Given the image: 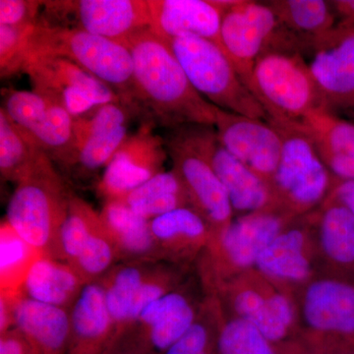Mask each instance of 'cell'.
<instances>
[{"mask_svg": "<svg viewBox=\"0 0 354 354\" xmlns=\"http://www.w3.org/2000/svg\"><path fill=\"white\" fill-rule=\"evenodd\" d=\"M124 46L133 59L134 115L169 130L215 125L216 106L195 90L167 41L146 29Z\"/></svg>", "mask_w": 354, "mask_h": 354, "instance_id": "6da1fadb", "label": "cell"}, {"mask_svg": "<svg viewBox=\"0 0 354 354\" xmlns=\"http://www.w3.org/2000/svg\"><path fill=\"white\" fill-rule=\"evenodd\" d=\"M248 88L269 120L301 122L328 109L304 55L278 32L256 60Z\"/></svg>", "mask_w": 354, "mask_h": 354, "instance_id": "7a4b0ae2", "label": "cell"}, {"mask_svg": "<svg viewBox=\"0 0 354 354\" xmlns=\"http://www.w3.org/2000/svg\"><path fill=\"white\" fill-rule=\"evenodd\" d=\"M71 197L72 193L46 153L16 185L6 220L44 256L58 260V237Z\"/></svg>", "mask_w": 354, "mask_h": 354, "instance_id": "3957f363", "label": "cell"}, {"mask_svg": "<svg viewBox=\"0 0 354 354\" xmlns=\"http://www.w3.org/2000/svg\"><path fill=\"white\" fill-rule=\"evenodd\" d=\"M32 55H51L74 62L113 88L132 111L133 59L124 44L79 28L39 19L28 44L27 57Z\"/></svg>", "mask_w": 354, "mask_h": 354, "instance_id": "277c9868", "label": "cell"}, {"mask_svg": "<svg viewBox=\"0 0 354 354\" xmlns=\"http://www.w3.org/2000/svg\"><path fill=\"white\" fill-rule=\"evenodd\" d=\"M283 140L270 189L272 207L292 218L317 211L329 196L334 176L300 123L269 120Z\"/></svg>", "mask_w": 354, "mask_h": 354, "instance_id": "5b68a950", "label": "cell"}, {"mask_svg": "<svg viewBox=\"0 0 354 354\" xmlns=\"http://www.w3.org/2000/svg\"><path fill=\"white\" fill-rule=\"evenodd\" d=\"M195 90L216 108L268 121V114L250 92L221 46L195 36L167 41Z\"/></svg>", "mask_w": 354, "mask_h": 354, "instance_id": "8992f818", "label": "cell"}, {"mask_svg": "<svg viewBox=\"0 0 354 354\" xmlns=\"http://www.w3.org/2000/svg\"><path fill=\"white\" fill-rule=\"evenodd\" d=\"M293 218L274 207L234 216L199 257L202 283L208 293L223 281L254 269L263 251Z\"/></svg>", "mask_w": 354, "mask_h": 354, "instance_id": "52a82bcc", "label": "cell"}, {"mask_svg": "<svg viewBox=\"0 0 354 354\" xmlns=\"http://www.w3.org/2000/svg\"><path fill=\"white\" fill-rule=\"evenodd\" d=\"M209 295L225 298L232 316L252 324L283 354L297 351L288 342L298 328L297 307L292 295L272 285L256 270L223 281Z\"/></svg>", "mask_w": 354, "mask_h": 354, "instance_id": "ba28073f", "label": "cell"}, {"mask_svg": "<svg viewBox=\"0 0 354 354\" xmlns=\"http://www.w3.org/2000/svg\"><path fill=\"white\" fill-rule=\"evenodd\" d=\"M297 307L308 349L354 348V279L333 272L314 278L302 286Z\"/></svg>", "mask_w": 354, "mask_h": 354, "instance_id": "9c48e42d", "label": "cell"}, {"mask_svg": "<svg viewBox=\"0 0 354 354\" xmlns=\"http://www.w3.org/2000/svg\"><path fill=\"white\" fill-rule=\"evenodd\" d=\"M23 73L35 92L64 106L74 118L102 104L122 102L113 88L65 58L29 55Z\"/></svg>", "mask_w": 354, "mask_h": 354, "instance_id": "30bf717a", "label": "cell"}, {"mask_svg": "<svg viewBox=\"0 0 354 354\" xmlns=\"http://www.w3.org/2000/svg\"><path fill=\"white\" fill-rule=\"evenodd\" d=\"M165 138L172 171L183 181L190 205L211 225L218 236L234 218L227 190L206 158L198 152L183 132L169 130Z\"/></svg>", "mask_w": 354, "mask_h": 354, "instance_id": "8fae6325", "label": "cell"}, {"mask_svg": "<svg viewBox=\"0 0 354 354\" xmlns=\"http://www.w3.org/2000/svg\"><path fill=\"white\" fill-rule=\"evenodd\" d=\"M324 101L337 114L354 113V28L337 23L304 53Z\"/></svg>", "mask_w": 354, "mask_h": 354, "instance_id": "7c38bea8", "label": "cell"}, {"mask_svg": "<svg viewBox=\"0 0 354 354\" xmlns=\"http://www.w3.org/2000/svg\"><path fill=\"white\" fill-rule=\"evenodd\" d=\"M178 129L191 145L206 158L223 183L234 216L272 207L269 185L228 152L216 136L215 127L188 125Z\"/></svg>", "mask_w": 354, "mask_h": 354, "instance_id": "4fadbf2b", "label": "cell"}, {"mask_svg": "<svg viewBox=\"0 0 354 354\" xmlns=\"http://www.w3.org/2000/svg\"><path fill=\"white\" fill-rule=\"evenodd\" d=\"M314 212L293 218L263 251L254 268L290 295L291 288H301L314 279V259L319 252Z\"/></svg>", "mask_w": 354, "mask_h": 354, "instance_id": "5bb4252c", "label": "cell"}, {"mask_svg": "<svg viewBox=\"0 0 354 354\" xmlns=\"http://www.w3.org/2000/svg\"><path fill=\"white\" fill-rule=\"evenodd\" d=\"M152 123L143 122L130 135L97 183V194L104 202L121 200L149 179L164 171L169 153L165 138L153 132Z\"/></svg>", "mask_w": 354, "mask_h": 354, "instance_id": "9a60e30c", "label": "cell"}, {"mask_svg": "<svg viewBox=\"0 0 354 354\" xmlns=\"http://www.w3.org/2000/svg\"><path fill=\"white\" fill-rule=\"evenodd\" d=\"M278 28V19L266 2L236 0L223 14L220 46L247 87L256 60Z\"/></svg>", "mask_w": 354, "mask_h": 354, "instance_id": "2e32d148", "label": "cell"}, {"mask_svg": "<svg viewBox=\"0 0 354 354\" xmlns=\"http://www.w3.org/2000/svg\"><path fill=\"white\" fill-rule=\"evenodd\" d=\"M215 130L223 146L269 185L281 160L283 140L269 121L216 108Z\"/></svg>", "mask_w": 354, "mask_h": 354, "instance_id": "e0dca14e", "label": "cell"}, {"mask_svg": "<svg viewBox=\"0 0 354 354\" xmlns=\"http://www.w3.org/2000/svg\"><path fill=\"white\" fill-rule=\"evenodd\" d=\"M44 7L46 12L57 17L74 16L76 28L122 44L151 28L147 0L44 1Z\"/></svg>", "mask_w": 354, "mask_h": 354, "instance_id": "ac0fdd59", "label": "cell"}, {"mask_svg": "<svg viewBox=\"0 0 354 354\" xmlns=\"http://www.w3.org/2000/svg\"><path fill=\"white\" fill-rule=\"evenodd\" d=\"M151 28L165 41L181 36L209 39L220 46L223 14L236 0H147Z\"/></svg>", "mask_w": 354, "mask_h": 354, "instance_id": "d6986e66", "label": "cell"}, {"mask_svg": "<svg viewBox=\"0 0 354 354\" xmlns=\"http://www.w3.org/2000/svg\"><path fill=\"white\" fill-rule=\"evenodd\" d=\"M203 300L196 301L188 286L183 283L149 304L133 330L149 351L164 354L196 320Z\"/></svg>", "mask_w": 354, "mask_h": 354, "instance_id": "ffe728a7", "label": "cell"}, {"mask_svg": "<svg viewBox=\"0 0 354 354\" xmlns=\"http://www.w3.org/2000/svg\"><path fill=\"white\" fill-rule=\"evenodd\" d=\"M160 261L187 269L213 239L208 221L192 207H183L150 221Z\"/></svg>", "mask_w": 354, "mask_h": 354, "instance_id": "44dd1931", "label": "cell"}, {"mask_svg": "<svg viewBox=\"0 0 354 354\" xmlns=\"http://www.w3.org/2000/svg\"><path fill=\"white\" fill-rule=\"evenodd\" d=\"M114 337V325L100 281L87 283L70 309L67 354H104Z\"/></svg>", "mask_w": 354, "mask_h": 354, "instance_id": "7402d4cb", "label": "cell"}, {"mask_svg": "<svg viewBox=\"0 0 354 354\" xmlns=\"http://www.w3.org/2000/svg\"><path fill=\"white\" fill-rule=\"evenodd\" d=\"M300 123L332 176L354 180V122L321 109Z\"/></svg>", "mask_w": 354, "mask_h": 354, "instance_id": "603a6c76", "label": "cell"}, {"mask_svg": "<svg viewBox=\"0 0 354 354\" xmlns=\"http://www.w3.org/2000/svg\"><path fill=\"white\" fill-rule=\"evenodd\" d=\"M15 328L39 354H67L70 310L41 304L20 295L15 304Z\"/></svg>", "mask_w": 354, "mask_h": 354, "instance_id": "cb8c5ba5", "label": "cell"}, {"mask_svg": "<svg viewBox=\"0 0 354 354\" xmlns=\"http://www.w3.org/2000/svg\"><path fill=\"white\" fill-rule=\"evenodd\" d=\"M100 216L121 262L160 261L150 221L137 215L122 200L104 202Z\"/></svg>", "mask_w": 354, "mask_h": 354, "instance_id": "d4e9b609", "label": "cell"}, {"mask_svg": "<svg viewBox=\"0 0 354 354\" xmlns=\"http://www.w3.org/2000/svg\"><path fill=\"white\" fill-rule=\"evenodd\" d=\"M319 252L333 274L354 279V216L348 208L327 198L314 212Z\"/></svg>", "mask_w": 354, "mask_h": 354, "instance_id": "484cf974", "label": "cell"}, {"mask_svg": "<svg viewBox=\"0 0 354 354\" xmlns=\"http://www.w3.org/2000/svg\"><path fill=\"white\" fill-rule=\"evenodd\" d=\"M86 285L68 263L41 256L28 272L22 295L41 304L70 310Z\"/></svg>", "mask_w": 354, "mask_h": 354, "instance_id": "4316f807", "label": "cell"}, {"mask_svg": "<svg viewBox=\"0 0 354 354\" xmlns=\"http://www.w3.org/2000/svg\"><path fill=\"white\" fill-rule=\"evenodd\" d=\"M266 3L278 19L281 29L300 44L302 55L312 41L337 25L330 1L323 0H272Z\"/></svg>", "mask_w": 354, "mask_h": 354, "instance_id": "83f0119b", "label": "cell"}, {"mask_svg": "<svg viewBox=\"0 0 354 354\" xmlns=\"http://www.w3.org/2000/svg\"><path fill=\"white\" fill-rule=\"evenodd\" d=\"M152 263L121 262L101 279L114 325V337L130 328L133 305Z\"/></svg>", "mask_w": 354, "mask_h": 354, "instance_id": "f1b7e54d", "label": "cell"}, {"mask_svg": "<svg viewBox=\"0 0 354 354\" xmlns=\"http://www.w3.org/2000/svg\"><path fill=\"white\" fill-rule=\"evenodd\" d=\"M121 200L137 215L149 221L176 209L191 207L183 181L172 169L149 179Z\"/></svg>", "mask_w": 354, "mask_h": 354, "instance_id": "f546056e", "label": "cell"}, {"mask_svg": "<svg viewBox=\"0 0 354 354\" xmlns=\"http://www.w3.org/2000/svg\"><path fill=\"white\" fill-rule=\"evenodd\" d=\"M46 155L27 133L14 124L0 109V174L17 184Z\"/></svg>", "mask_w": 354, "mask_h": 354, "instance_id": "4dcf8cb0", "label": "cell"}, {"mask_svg": "<svg viewBox=\"0 0 354 354\" xmlns=\"http://www.w3.org/2000/svg\"><path fill=\"white\" fill-rule=\"evenodd\" d=\"M41 256L4 218L0 225V293L22 295L28 272Z\"/></svg>", "mask_w": 354, "mask_h": 354, "instance_id": "1f68e13d", "label": "cell"}, {"mask_svg": "<svg viewBox=\"0 0 354 354\" xmlns=\"http://www.w3.org/2000/svg\"><path fill=\"white\" fill-rule=\"evenodd\" d=\"M223 315L218 298L207 295L203 300L196 320L164 354H203L215 349Z\"/></svg>", "mask_w": 354, "mask_h": 354, "instance_id": "d6a6232c", "label": "cell"}, {"mask_svg": "<svg viewBox=\"0 0 354 354\" xmlns=\"http://www.w3.org/2000/svg\"><path fill=\"white\" fill-rule=\"evenodd\" d=\"M101 220L100 212L82 198L72 194L68 214L58 237V260L71 265L82 251L93 230Z\"/></svg>", "mask_w": 354, "mask_h": 354, "instance_id": "836d02e7", "label": "cell"}, {"mask_svg": "<svg viewBox=\"0 0 354 354\" xmlns=\"http://www.w3.org/2000/svg\"><path fill=\"white\" fill-rule=\"evenodd\" d=\"M118 263V250L101 218L71 266L86 283H91L101 281Z\"/></svg>", "mask_w": 354, "mask_h": 354, "instance_id": "e575fe53", "label": "cell"}, {"mask_svg": "<svg viewBox=\"0 0 354 354\" xmlns=\"http://www.w3.org/2000/svg\"><path fill=\"white\" fill-rule=\"evenodd\" d=\"M127 137V125H123L88 139L77 149L66 171L81 178L97 174L108 167Z\"/></svg>", "mask_w": 354, "mask_h": 354, "instance_id": "d590c367", "label": "cell"}, {"mask_svg": "<svg viewBox=\"0 0 354 354\" xmlns=\"http://www.w3.org/2000/svg\"><path fill=\"white\" fill-rule=\"evenodd\" d=\"M216 354H283L252 324L223 315L216 342Z\"/></svg>", "mask_w": 354, "mask_h": 354, "instance_id": "8d00e7d4", "label": "cell"}, {"mask_svg": "<svg viewBox=\"0 0 354 354\" xmlns=\"http://www.w3.org/2000/svg\"><path fill=\"white\" fill-rule=\"evenodd\" d=\"M131 115L132 111L123 102H111L97 106L90 113L74 118L73 151L70 162L77 149L86 141L115 128L127 125V121Z\"/></svg>", "mask_w": 354, "mask_h": 354, "instance_id": "74e56055", "label": "cell"}, {"mask_svg": "<svg viewBox=\"0 0 354 354\" xmlns=\"http://www.w3.org/2000/svg\"><path fill=\"white\" fill-rule=\"evenodd\" d=\"M50 100L32 91L10 88L3 97V109L6 115L21 130L31 135L44 120Z\"/></svg>", "mask_w": 354, "mask_h": 354, "instance_id": "f35d334b", "label": "cell"}, {"mask_svg": "<svg viewBox=\"0 0 354 354\" xmlns=\"http://www.w3.org/2000/svg\"><path fill=\"white\" fill-rule=\"evenodd\" d=\"M35 26L10 27L0 25V75L2 79L23 73L28 44Z\"/></svg>", "mask_w": 354, "mask_h": 354, "instance_id": "ab89813d", "label": "cell"}, {"mask_svg": "<svg viewBox=\"0 0 354 354\" xmlns=\"http://www.w3.org/2000/svg\"><path fill=\"white\" fill-rule=\"evenodd\" d=\"M44 1L0 0V25L25 27L36 25Z\"/></svg>", "mask_w": 354, "mask_h": 354, "instance_id": "60d3db41", "label": "cell"}, {"mask_svg": "<svg viewBox=\"0 0 354 354\" xmlns=\"http://www.w3.org/2000/svg\"><path fill=\"white\" fill-rule=\"evenodd\" d=\"M145 344L134 330H130L118 335L104 354H147Z\"/></svg>", "mask_w": 354, "mask_h": 354, "instance_id": "b9f144b4", "label": "cell"}, {"mask_svg": "<svg viewBox=\"0 0 354 354\" xmlns=\"http://www.w3.org/2000/svg\"><path fill=\"white\" fill-rule=\"evenodd\" d=\"M0 354H39L19 330L0 335Z\"/></svg>", "mask_w": 354, "mask_h": 354, "instance_id": "7bdbcfd3", "label": "cell"}, {"mask_svg": "<svg viewBox=\"0 0 354 354\" xmlns=\"http://www.w3.org/2000/svg\"><path fill=\"white\" fill-rule=\"evenodd\" d=\"M330 199L344 205L354 216V180H339L334 178Z\"/></svg>", "mask_w": 354, "mask_h": 354, "instance_id": "ee69618b", "label": "cell"}, {"mask_svg": "<svg viewBox=\"0 0 354 354\" xmlns=\"http://www.w3.org/2000/svg\"><path fill=\"white\" fill-rule=\"evenodd\" d=\"M19 295L0 293V335L15 328V304Z\"/></svg>", "mask_w": 354, "mask_h": 354, "instance_id": "f6af8a7d", "label": "cell"}, {"mask_svg": "<svg viewBox=\"0 0 354 354\" xmlns=\"http://www.w3.org/2000/svg\"><path fill=\"white\" fill-rule=\"evenodd\" d=\"M339 23L354 28V0H337L330 1Z\"/></svg>", "mask_w": 354, "mask_h": 354, "instance_id": "bcb514c9", "label": "cell"}, {"mask_svg": "<svg viewBox=\"0 0 354 354\" xmlns=\"http://www.w3.org/2000/svg\"><path fill=\"white\" fill-rule=\"evenodd\" d=\"M295 354H354V348L348 349H304L300 348Z\"/></svg>", "mask_w": 354, "mask_h": 354, "instance_id": "7dc6e473", "label": "cell"}, {"mask_svg": "<svg viewBox=\"0 0 354 354\" xmlns=\"http://www.w3.org/2000/svg\"><path fill=\"white\" fill-rule=\"evenodd\" d=\"M203 354H216V353H215V349H212V351H207V353Z\"/></svg>", "mask_w": 354, "mask_h": 354, "instance_id": "c3c4849f", "label": "cell"}, {"mask_svg": "<svg viewBox=\"0 0 354 354\" xmlns=\"http://www.w3.org/2000/svg\"><path fill=\"white\" fill-rule=\"evenodd\" d=\"M348 115L351 118V120L354 122V113H348Z\"/></svg>", "mask_w": 354, "mask_h": 354, "instance_id": "681fc988", "label": "cell"}]
</instances>
